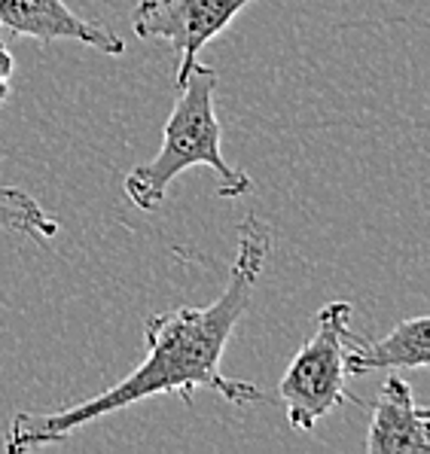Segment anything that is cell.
<instances>
[{"label":"cell","instance_id":"cell-9","mask_svg":"<svg viewBox=\"0 0 430 454\" xmlns=\"http://www.w3.org/2000/svg\"><path fill=\"white\" fill-rule=\"evenodd\" d=\"M12 71H16V61H12V55H10V49H6L4 40H0V107H4V101L10 98Z\"/></svg>","mask_w":430,"mask_h":454},{"label":"cell","instance_id":"cell-6","mask_svg":"<svg viewBox=\"0 0 430 454\" xmlns=\"http://www.w3.org/2000/svg\"><path fill=\"white\" fill-rule=\"evenodd\" d=\"M430 411L418 406L412 387L391 375L381 387L372 424L366 433V454H427L430 451Z\"/></svg>","mask_w":430,"mask_h":454},{"label":"cell","instance_id":"cell-4","mask_svg":"<svg viewBox=\"0 0 430 454\" xmlns=\"http://www.w3.org/2000/svg\"><path fill=\"white\" fill-rule=\"evenodd\" d=\"M251 0H141L131 31L141 40H165L177 52V86L199 65V52L223 34Z\"/></svg>","mask_w":430,"mask_h":454},{"label":"cell","instance_id":"cell-8","mask_svg":"<svg viewBox=\"0 0 430 454\" xmlns=\"http://www.w3.org/2000/svg\"><path fill=\"white\" fill-rule=\"evenodd\" d=\"M0 229L27 235L34 241H46L59 235V220L40 207L34 195L19 186H0Z\"/></svg>","mask_w":430,"mask_h":454},{"label":"cell","instance_id":"cell-2","mask_svg":"<svg viewBox=\"0 0 430 454\" xmlns=\"http://www.w3.org/2000/svg\"><path fill=\"white\" fill-rule=\"evenodd\" d=\"M180 95L168 114L162 131V146L150 162L135 165L122 180L126 199L137 211H156L165 201L171 180L186 168L205 165L220 177L217 195L241 199L254 190V180L245 171L232 168L220 153V122L214 114V92H217V71L207 65H196L180 82Z\"/></svg>","mask_w":430,"mask_h":454},{"label":"cell","instance_id":"cell-7","mask_svg":"<svg viewBox=\"0 0 430 454\" xmlns=\"http://www.w3.org/2000/svg\"><path fill=\"white\" fill-rule=\"evenodd\" d=\"M430 360V317L418 314L397 324L385 339L366 341L348 354V375H364L372 369H421Z\"/></svg>","mask_w":430,"mask_h":454},{"label":"cell","instance_id":"cell-3","mask_svg":"<svg viewBox=\"0 0 430 454\" xmlns=\"http://www.w3.org/2000/svg\"><path fill=\"white\" fill-rule=\"evenodd\" d=\"M351 305L330 302L317 314L311 339H305L300 354L278 381V396L293 430H311L339 403H357L348 394V354L360 345L351 330Z\"/></svg>","mask_w":430,"mask_h":454},{"label":"cell","instance_id":"cell-5","mask_svg":"<svg viewBox=\"0 0 430 454\" xmlns=\"http://www.w3.org/2000/svg\"><path fill=\"white\" fill-rule=\"evenodd\" d=\"M0 25L16 37H31L40 43L76 40L104 55L126 52V43L113 31L101 27L98 22H89L65 0H0Z\"/></svg>","mask_w":430,"mask_h":454},{"label":"cell","instance_id":"cell-1","mask_svg":"<svg viewBox=\"0 0 430 454\" xmlns=\"http://www.w3.org/2000/svg\"><path fill=\"white\" fill-rule=\"evenodd\" d=\"M272 235L256 216H245L238 226V254L229 265V281L217 302L205 309H175L159 311L147 320V357L135 372L120 379L113 387L101 390L82 403H71L55 411H16L6 433V451H31L43 445L65 442L86 424L104 415L122 411L150 396H177L192 403L196 390H214L235 406L266 403L269 396L247 381H232L223 375L220 360L235 333L238 320L245 317L254 299L256 281L262 275Z\"/></svg>","mask_w":430,"mask_h":454}]
</instances>
